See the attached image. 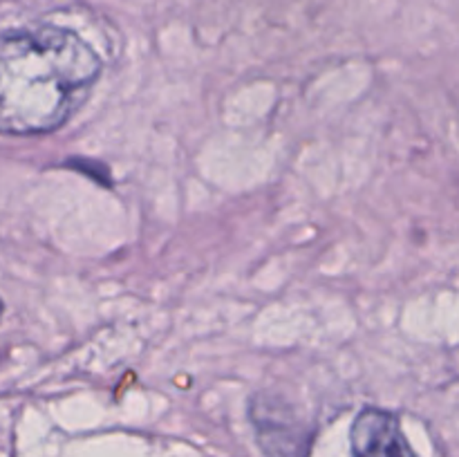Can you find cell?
<instances>
[{"instance_id": "6da1fadb", "label": "cell", "mask_w": 459, "mask_h": 457, "mask_svg": "<svg viewBox=\"0 0 459 457\" xmlns=\"http://www.w3.org/2000/svg\"><path fill=\"white\" fill-rule=\"evenodd\" d=\"M101 74L94 49L74 31L40 27L0 36V133L56 130L83 106Z\"/></svg>"}, {"instance_id": "7a4b0ae2", "label": "cell", "mask_w": 459, "mask_h": 457, "mask_svg": "<svg viewBox=\"0 0 459 457\" xmlns=\"http://www.w3.org/2000/svg\"><path fill=\"white\" fill-rule=\"evenodd\" d=\"M350 442L352 457H420L408 444L397 417L379 408L359 412Z\"/></svg>"}]
</instances>
